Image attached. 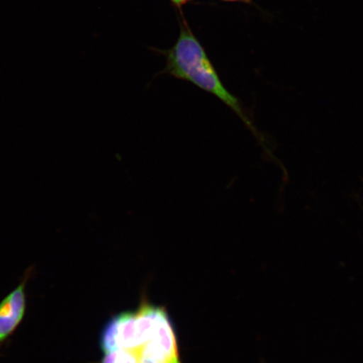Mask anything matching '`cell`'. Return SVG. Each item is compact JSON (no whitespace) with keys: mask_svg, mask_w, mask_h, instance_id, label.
<instances>
[{"mask_svg":"<svg viewBox=\"0 0 363 363\" xmlns=\"http://www.w3.org/2000/svg\"><path fill=\"white\" fill-rule=\"evenodd\" d=\"M167 70L175 78L188 81L214 95L257 135V130L242 104L222 84L206 51L186 23L182 26L179 38L169 52Z\"/></svg>","mask_w":363,"mask_h":363,"instance_id":"obj_1","label":"cell"},{"mask_svg":"<svg viewBox=\"0 0 363 363\" xmlns=\"http://www.w3.org/2000/svg\"><path fill=\"white\" fill-rule=\"evenodd\" d=\"M99 344L104 353L121 349L131 351L138 349L135 311L121 312L113 315L104 325Z\"/></svg>","mask_w":363,"mask_h":363,"instance_id":"obj_2","label":"cell"},{"mask_svg":"<svg viewBox=\"0 0 363 363\" xmlns=\"http://www.w3.org/2000/svg\"><path fill=\"white\" fill-rule=\"evenodd\" d=\"M33 269L26 272L22 282L0 302V348L20 325L26 311V286Z\"/></svg>","mask_w":363,"mask_h":363,"instance_id":"obj_3","label":"cell"},{"mask_svg":"<svg viewBox=\"0 0 363 363\" xmlns=\"http://www.w3.org/2000/svg\"><path fill=\"white\" fill-rule=\"evenodd\" d=\"M138 354V363H182L180 355H175L162 344L150 340L134 351Z\"/></svg>","mask_w":363,"mask_h":363,"instance_id":"obj_4","label":"cell"},{"mask_svg":"<svg viewBox=\"0 0 363 363\" xmlns=\"http://www.w3.org/2000/svg\"><path fill=\"white\" fill-rule=\"evenodd\" d=\"M98 363H138V354L127 349L104 353L101 362Z\"/></svg>","mask_w":363,"mask_h":363,"instance_id":"obj_5","label":"cell"},{"mask_svg":"<svg viewBox=\"0 0 363 363\" xmlns=\"http://www.w3.org/2000/svg\"><path fill=\"white\" fill-rule=\"evenodd\" d=\"M171 1L176 4V6H180L187 2L192 1V0H171Z\"/></svg>","mask_w":363,"mask_h":363,"instance_id":"obj_6","label":"cell"},{"mask_svg":"<svg viewBox=\"0 0 363 363\" xmlns=\"http://www.w3.org/2000/svg\"><path fill=\"white\" fill-rule=\"evenodd\" d=\"M224 1L250 3L251 2V0H224Z\"/></svg>","mask_w":363,"mask_h":363,"instance_id":"obj_7","label":"cell"}]
</instances>
